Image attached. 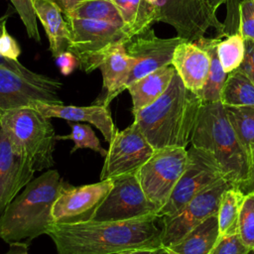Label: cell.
Listing matches in <instances>:
<instances>
[{
    "instance_id": "603a6c76",
    "label": "cell",
    "mask_w": 254,
    "mask_h": 254,
    "mask_svg": "<svg viewBox=\"0 0 254 254\" xmlns=\"http://www.w3.org/2000/svg\"><path fill=\"white\" fill-rule=\"evenodd\" d=\"M156 8L157 22L174 27L178 37L190 42L203 37L193 24L185 0H156Z\"/></svg>"
},
{
    "instance_id": "1f68e13d",
    "label": "cell",
    "mask_w": 254,
    "mask_h": 254,
    "mask_svg": "<svg viewBox=\"0 0 254 254\" xmlns=\"http://www.w3.org/2000/svg\"><path fill=\"white\" fill-rule=\"evenodd\" d=\"M19 14L27 34L37 42H41V36L37 24V14L35 12L33 0H10Z\"/></svg>"
},
{
    "instance_id": "7c38bea8",
    "label": "cell",
    "mask_w": 254,
    "mask_h": 254,
    "mask_svg": "<svg viewBox=\"0 0 254 254\" xmlns=\"http://www.w3.org/2000/svg\"><path fill=\"white\" fill-rule=\"evenodd\" d=\"M112 186L111 179L79 187L65 183L53 205L54 223L72 224L92 220Z\"/></svg>"
},
{
    "instance_id": "6da1fadb",
    "label": "cell",
    "mask_w": 254,
    "mask_h": 254,
    "mask_svg": "<svg viewBox=\"0 0 254 254\" xmlns=\"http://www.w3.org/2000/svg\"><path fill=\"white\" fill-rule=\"evenodd\" d=\"M157 215L107 221L89 220L72 224L53 223L47 235L58 254H111L163 247Z\"/></svg>"
},
{
    "instance_id": "4316f807",
    "label": "cell",
    "mask_w": 254,
    "mask_h": 254,
    "mask_svg": "<svg viewBox=\"0 0 254 254\" xmlns=\"http://www.w3.org/2000/svg\"><path fill=\"white\" fill-rule=\"evenodd\" d=\"M73 18L105 21L123 27L118 10L111 0H82L64 13Z\"/></svg>"
},
{
    "instance_id": "d6a6232c",
    "label": "cell",
    "mask_w": 254,
    "mask_h": 254,
    "mask_svg": "<svg viewBox=\"0 0 254 254\" xmlns=\"http://www.w3.org/2000/svg\"><path fill=\"white\" fill-rule=\"evenodd\" d=\"M238 10V32L244 40L254 41V0H242Z\"/></svg>"
},
{
    "instance_id": "277c9868",
    "label": "cell",
    "mask_w": 254,
    "mask_h": 254,
    "mask_svg": "<svg viewBox=\"0 0 254 254\" xmlns=\"http://www.w3.org/2000/svg\"><path fill=\"white\" fill-rule=\"evenodd\" d=\"M190 146L210 154L233 185L239 186L247 180L250 157L240 144L220 101H201Z\"/></svg>"
},
{
    "instance_id": "d590c367",
    "label": "cell",
    "mask_w": 254,
    "mask_h": 254,
    "mask_svg": "<svg viewBox=\"0 0 254 254\" xmlns=\"http://www.w3.org/2000/svg\"><path fill=\"white\" fill-rule=\"evenodd\" d=\"M20 54V47L16 40L7 32L5 27L0 34V56L8 60L18 61Z\"/></svg>"
},
{
    "instance_id": "d4e9b609",
    "label": "cell",
    "mask_w": 254,
    "mask_h": 254,
    "mask_svg": "<svg viewBox=\"0 0 254 254\" xmlns=\"http://www.w3.org/2000/svg\"><path fill=\"white\" fill-rule=\"evenodd\" d=\"M245 194L232 185L222 194L217 211L218 239L238 233L240 210Z\"/></svg>"
},
{
    "instance_id": "f546056e",
    "label": "cell",
    "mask_w": 254,
    "mask_h": 254,
    "mask_svg": "<svg viewBox=\"0 0 254 254\" xmlns=\"http://www.w3.org/2000/svg\"><path fill=\"white\" fill-rule=\"evenodd\" d=\"M70 126L71 132L68 135L56 136L57 140H71L74 143V146L70 150V154L74 153L79 149H90L94 152L99 153L102 157H105L107 154V150H105L97 136L95 135L93 129L88 124H80V123H71L68 122Z\"/></svg>"
},
{
    "instance_id": "f6af8a7d",
    "label": "cell",
    "mask_w": 254,
    "mask_h": 254,
    "mask_svg": "<svg viewBox=\"0 0 254 254\" xmlns=\"http://www.w3.org/2000/svg\"><path fill=\"white\" fill-rule=\"evenodd\" d=\"M79 1H82V0H70V1H69V7H68V9L71 8L75 3L79 2ZM68 9H67V10H68Z\"/></svg>"
},
{
    "instance_id": "9c48e42d",
    "label": "cell",
    "mask_w": 254,
    "mask_h": 254,
    "mask_svg": "<svg viewBox=\"0 0 254 254\" xmlns=\"http://www.w3.org/2000/svg\"><path fill=\"white\" fill-rule=\"evenodd\" d=\"M112 189L92 220L120 221L157 215L159 207L144 193L136 174L111 179Z\"/></svg>"
},
{
    "instance_id": "9a60e30c",
    "label": "cell",
    "mask_w": 254,
    "mask_h": 254,
    "mask_svg": "<svg viewBox=\"0 0 254 254\" xmlns=\"http://www.w3.org/2000/svg\"><path fill=\"white\" fill-rule=\"evenodd\" d=\"M29 159L0 126V216L8 204L34 178Z\"/></svg>"
},
{
    "instance_id": "ab89813d",
    "label": "cell",
    "mask_w": 254,
    "mask_h": 254,
    "mask_svg": "<svg viewBox=\"0 0 254 254\" xmlns=\"http://www.w3.org/2000/svg\"><path fill=\"white\" fill-rule=\"evenodd\" d=\"M242 63L254 67V41L245 40V54Z\"/></svg>"
},
{
    "instance_id": "d6986e66",
    "label": "cell",
    "mask_w": 254,
    "mask_h": 254,
    "mask_svg": "<svg viewBox=\"0 0 254 254\" xmlns=\"http://www.w3.org/2000/svg\"><path fill=\"white\" fill-rule=\"evenodd\" d=\"M37 18L42 23L50 45V51L56 58L67 51L69 32L63 11L52 0H33Z\"/></svg>"
},
{
    "instance_id": "8992f818",
    "label": "cell",
    "mask_w": 254,
    "mask_h": 254,
    "mask_svg": "<svg viewBox=\"0 0 254 254\" xmlns=\"http://www.w3.org/2000/svg\"><path fill=\"white\" fill-rule=\"evenodd\" d=\"M64 19L69 32L67 51L77 58L80 69L87 73L99 67L114 46L130 41L122 26L70 16H64Z\"/></svg>"
},
{
    "instance_id": "83f0119b",
    "label": "cell",
    "mask_w": 254,
    "mask_h": 254,
    "mask_svg": "<svg viewBox=\"0 0 254 254\" xmlns=\"http://www.w3.org/2000/svg\"><path fill=\"white\" fill-rule=\"evenodd\" d=\"M228 120L247 154L254 151V106H225Z\"/></svg>"
},
{
    "instance_id": "5b68a950",
    "label": "cell",
    "mask_w": 254,
    "mask_h": 254,
    "mask_svg": "<svg viewBox=\"0 0 254 254\" xmlns=\"http://www.w3.org/2000/svg\"><path fill=\"white\" fill-rule=\"evenodd\" d=\"M0 126L16 147L29 159L35 172L55 165L56 133L50 118L33 106L6 110L0 115Z\"/></svg>"
},
{
    "instance_id": "60d3db41",
    "label": "cell",
    "mask_w": 254,
    "mask_h": 254,
    "mask_svg": "<svg viewBox=\"0 0 254 254\" xmlns=\"http://www.w3.org/2000/svg\"><path fill=\"white\" fill-rule=\"evenodd\" d=\"M129 254H169L164 247L157 248V249H141L135 250Z\"/></svg>"
},
{
    "instance_id": "8d00e7d4",
    "label": "cell",
    "mask_w": 254,
    "mask_h": 254,
    "mask_svg": "<svg viewBox=\"0 0 254 254\" xmlns=\"http://www.w3.org/2000/svg\"><path fill=\"white\" fill-rule=\"evenodd\" d=\"M56 62L64 75H68L76 66H79L77 58L68 51H64L56 57Z\"/></svg>"
},
{
    "instance_id": "b9f144b4",
    "label": "cell",
    "mask_w": 254,
    "mask_h": 254,
    "mask_svg": "<svg viewBox=\"0 0 254 254\" xmlns=\"http://www.w3.org/2000/svg\"><path fill=\"white\" fill-rule=\"evenodd\" d=\"M239 68H240L241 70H243V71L250 77V79L254 82V67H253V66H250V65L245 64L242 63V64L239 65Z\"/></svg>"
},
{
    "instance_id": "7402d4cb",
    "label": "cell",
    "mask_w": 254,
    "mask_h": 254,
    "mask_svg": "<svg viewBox=\"0 0 254 254\" xmlns=\"http://www.w3.org/2000/svg\"><path fill=\"white\" fill-rule=\"evenodd\" d=\"M217 214L208 217L177 243L164 247L169 254H209L218 240Z\"/></svg>"
},
{
    "instance_id": "30bf717a",
    "label": "cell",
    "mask_w": 254,
    "mask_h": 254,
    "mask_svg": "<svg viewBox=\"0 0 254 254\" xmlns=\"http://www.w3.org/2000/svg\"><path fill=\"white\" fill-rule=\"evenodd\" d=\"M233 184L223 180L190 199L176 214L160 218L162 245L169 247L212 215H216L223 192Z\"/></svg>"
},
{
    "instance_id": "f1b7e54d",
    "label": "cell",
    "mask_w": 254,
    "mask_h": 254,
    "mask_svg": "<svg viewBox=\"0 0 254 254\" xmlns=\"http://www.w3.org/2000/svg\"><path fill=\"white\" fill-rule=\"evenodd\" d=\"M245 40L239 32L228 36L225 40L218 41L217 55L221 66L226 73L239 67L244 60Z\"/></svg>"
},
{
    "instance_id": "bcb514c9",
    "label": "cell",
    "mask_w": 254,
    "mask_h": 254,
    "mask_svg": "<svg viewBox=\"0 0 254 254\" xmlns=\"http://www.w3.org/2000/svg\"><path fill=\"white\" fill-rule=\"evenodd\" d=\"M133 251H122V252H117V253H111V254H129Z\"/></svg>"
},
{
    "instance_id": "7a4b0ae2",
    "label": "cell",
    "mask_w": 254,
    "mask_h": 254,
    "mask_svg": "<svg viewBox=\"0 0 254 254\" xmlns=\"http://www.w3.org/2000/svg\"><path fill=\"white\" fill-rule=\"evenodd\" d=\"M201 100L174 74L166 91L149 106L133 113L134 123L155 149L186 148L191 141Z\"/></svg>"
},
{
    "instance_id": "f35d334b",
    "label": "cell",
    "mask_w": 254,
    "mask_h": 254,
    "mask_svg": "<svg viewBox=\"0 0 254 254\" xmlns=\"http://www.w3.org/2000/svg\"><path fill=\"white\" fill-rule=\"evenodd\" d=\"M29 242H11L6 254H30L28 252Z\"/></svg>"
},
{
    "instance_id": "e575fe53",
    "label": "cell",
    "mask_w": 254,
    "mask_h": 254,
    "mask_svg": "<svg viewBox=\"0 0 254 254\" xmlns=\"http://www.w3.org/2000/svg\"><path fill=\"white\" fill-rule=\"evenodd\" d=\"M250 251L237 233L218 239L209 254H249Z\"/></svg>"
},
{
    "instance_id": "4dcf8cb0",
    "label": "cell",
    "mask_w": 254,
    "mask_h": 254,
    "mask_svg": "<svg viewBox=\"0 0 254 254\" xmlns=\"http://www.w3.org/2000/svg\"><path fill=\"white\" fill-rule=\"evenodd\" d=\"M238 235L248 248L254 250V192L246 193L244 196L239 216Z\"/></svg>"
},
{
    "instance_id": "ac0fdd59",
    "label": "cell",
    "mask_w": 254,
    "mask_h": 254,
    "mask_svg": "<svg viewBox=\"0 0 254 254\" xmlns=\"http://www.w3.org/2000/svg\"><path fill=\"white\" fill-rule=\"evenodd\" d=\"M134 59L125 50V45L114 46L108 51L99 65L102 73L104 96L94 104L108 106L109 103L126 89V82L130 74Z\"/></svg>"
},
{
    "instance_id": "c3c4849f",
    "label": "cell",
    "mask_w": 254,
    "mask_h": 254,
    "mask_svg": "<svg viewBox=\"0 0 254 254\" xmlns=\"http://www.w3.org/2000/svg\"><path fill=\"white\" fill-rule=\"evenodd\" d=\"M1 114H2V113H1V111H0V115H1Z\"/></svg>"
},
{
    "instance_id": "74e56055",
    "label": "cell",
    "mask_w": 254,
    "mask_h": 254,
    "mask_svg": "<svg viewBox=\"0 0 254 254\" xmlns=\"http://www.w3.org/2000/svg\"><path fill=\"white\" fill-rule=\"evenodd\" d=\"M237 187L241 190V191L244 194L249 192H254V151H252L250 155V170H249L248 178L243 184Z\"/></svg>"
},
{
    "instance_id": "484cf974",
    "label": "cell",
    "mask_w": 254,
    "mask_h": 254,
    "mask_svg": "<svg viewBox=\"0 0 254 254\" xmlns=\"http://www.w3.org/2000/svg\"><path fill=\"white\" fill-rule=\"evenodd\" d=\"M220 102L225 106H254V82L239 67L227 73Z\"/></svg>"
},
{
    "instance_id": "ba28073f",
    "label": "cell",
    "mask_w": 254,
    "mask_h": 254,
    "mask_svg": "<svg viewBox=\"0 0 254 254\" xmlns=\"http://www.w3.org/2000/svg\"><path fill=\"white\" fill-rule=\"evenodd\" d=\"M188 159L186 148H162L155 150L149 160L136 172L144 193L159 209L169 199L186 170Z\"/></svg>"
},
{
    "instance_id": "7bdbcfd3",
    "label": "cell",
    "mask_w": 254,
    "mask_h": 254,
    "mask_svg": "<svg viewBox=\"0 0 254 254\" xmlns=\"http://www.w3.org/2000/svg\"><path fill=\"white\" fill-rule=\"evenodd\" d=\"M229 0H207V3H208V6L209 8L213 11V12H216L217 8L224 4V3H227Z\"/></svg>"
},
{
    "instance_id": "44dd1931",
    "label": "cell",
    "mask_w": 254,
    "mask_h": 254,
    "mask_svg": "<svg viewBox=\"0 0 254 254\" xmlns=\"http://www.w3.org/2000/svg\"><path fill=\"white\" fill-rule=\"evenodd\" d=\"M123 22V30L132 37L148 30L157 22L156 0H111Z\"/></svg>"
},
{
    "instance_id": "cb8c5ba5",
    "label": "cell",
    "mask_w": 254,
    "mask_h": 254,
    "mask_svg": "<svg viewBox=\"0 0 254 254\" xmlns=\"http://www.w3.org/2000/svg\"><path fill=\"white\" fill-rule=\"evenodd\" d=\"M219 38L208 39L205 37L195 41L197 45L202 47L209 56V69L202 88L195 94L202 102L220 101L221 90L226 79L227 73L223 70L217 55V43Z\"/></svg>"
},
{
    "instance_id": "4fadbf2b",
    "label": "cell",
    "mask_w": 254,
    "mask_h": 254,
    "mask_svg": "<svg viewBox=\"0 0 254 254\" xmlns=\"http://www.w3.org/2000/svg\"><path fill=\"white\" fill-rule=\"evenodd\" d=\"M61 88L62 82L56 78L34 80L0 66V111L2 113L17 107L31 106L36 101L63 104Z\"/></svg>"
},
{
    "instance_id": "5bb4252c",
    "label": "cell",
    "mask_w": 254,
    "mask_h": 254,
    "mask_svg": "<svg viewBox=\"0 0 254 254\" xmlns=\"http://www.w3.org/2000/svg\"><path fill=\"white\" fill-rule=\"evenodd\" d=\"M184 40L178 36L169 39L159 38L152 28L132 37L125 45L126 53L134 59L126 89L141 77L172 64L174 52Z\"/></svg>"
},
{
    "instance_id": "836d02e7",
    "label": "cell",
    "mask_w": 254,
    "mask_h": 254,
    "mask_svg": "<svg viewBox=\"0 0 254 254\" xmlns=\"http://www.w3.org/2000/svg\"><path fill=\"white\" fill-rule=\"evenodd\" d=\"M8 15H3L0 17V34L2 33L3 29L6 27V22L8 19ZM0 66L3 67H7L12 69L13 71L27 77L30 79H34V80H40V81H47V80H51L53 77H50L48 75L42 74V73H37L35 71H32L31 69L27 68L26 66H24L19 61H12V60H8L5 59L3 57L0 56Z\"/></svg>"
},
{
    "instance_id": "ffe728a7",
    "label": "cell",
    "mask_w": 254,
    "mask_h": 254,
    "mask_svg": "<svg viewBox=\"0 0 254 254\" xmlns=\"http://www.w3.org/2000/svg\"><path fill=\"white\" fill-rule=\"evenodd\" d=\"M175 73V67L169 64L131 83L127 90L132 99V113L155 102L166 91Z\"/></svg>"
},
{
    "instance_id": "ee69618b",
    "label": "cell",
    "mask_w": 254,
    "mask_h": 254,
    "mask_svg": "<svg viewBox=\"0 0 254 254\" xmlns=\"http://www.w3.org/2000/svg\"><path fill=\"white\" fill-rule=\"evenodd\" d=\"M52 1H54L55 3H57V4L60 6V8L62 9L63 13H64V12H65V11L68 9V7H69V1H70V0H52Z\"/></svg>"
},
{
    "instance_id": "e0dca14e",
    "label": "cell",
    "mask_w": 254,
    "mask_h": 254,
    "mask_svg": "<svg viewBox=\"0 0 254 254\" xmlns=\"http://www.w3.org/2000/svg\"><path fill=\"white\" fill-rule=\"evenodd\" d=\"M207 52L195 42L184 40L174 52L172 64L180 75L185 86L196 93L206 79L209 69Z\"/></svg>"
},
{
    "instance_id": "52a82bcc",
    "label": "cell",
    "mask_w": 254,
    "mask_h": 254,
    "mask_svg": "<svg viewBox=\"0 0 254 254\" xmlns=\"http://www.w3.org/2000/svg\"><path fill=\"white\" fill-rule=\"evenodd\" d=\"M188 155L186 170L167 202L157 212L160 218L176 214L194 196L215 184L227 180L222 169L207 152L190 146Z\"/></svg>"
},
{
    "instance_id": "2e32d148",
    "label": "cell",
    "mask_w": 254,
    "mask_h": 254,
    "mask_svg": "<svg viewBox=\"0 0 254 254\" xmlns=\"http://www.w3.org/2000/svg\"><path fill=\"white\" fill-rule=\"evenodd\" d=\"M31 106L50 119L61 118L68 122H87L100 131L105 142L108 144L111 143L117 131L108 106L102 104L75 106L36 101Z\"/></svg>"
},
{
    "instance_id": "8fae6325",
    "label": "cell",
    "mask_w": 254,
    "mask_h": 254,
    "mask_svg": "<svg viewBox=\"0 0 254 254\" xmlns=\"http://www.w3.org/2000/svg\"><path fill=\"white\" fill-rule=\"evenodd\" d=\"M154 152L155 149L134 122L123 130H117L104 157L100 181L136 174Z\"/></svg>"
},
{
    "instance_id": "7dc6e473",
    "label": "cell",
    "mask_w": 254,
    "mask_h": 254,
    "mask_svg": "<svg viewBox=\"0 0 254 254\" xmlns=\"http://www.w3.org/2000/svg\"><path fill=\"white\" fill-rule=\"evenodd\" d=\"M249 254H254V250H251V251H250V253H249Z\"/></svg>"
},
{
    "instance_id": "3957f363",
    "label": "cell",
    "mask_w": 254,
    "mask_h": 254,
    "mask_svg": "<svg viewBox=\"0 0 254 254\" xmlns=\"http://www.w3.org/2000/svg\"><path fill=\"white\" fill-rule=\"evenodd\" d=\"M64 185L60 173L52 169L33 179L0 216V238L7 243L29 242L47 234L54 223L53 205Z\"/></svg>"
}]
</instances>
